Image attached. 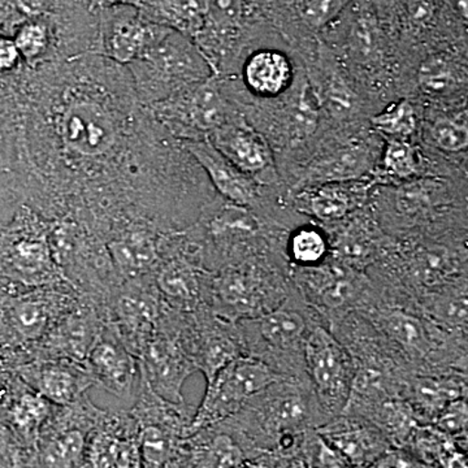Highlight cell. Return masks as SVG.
I'll list each match as a JSON object with an SVG mask.
<instances>
[{
    "label": "cell",
    "mask_w": 468,
    "mask_h": 468,
    "mask_svg": "<svg viewBox=\"0 0 468 468\" xmlns=\"http://www.w3.org/2000/svg\"><path fill=\"white\" fill-rule=\"evenodd\" d=\"M410 64L411 80L406 85H414L415 101L423 97L426 104L421 107L467 106V43L424 52Z\"/></svg>",
    "instance_id": "cell-7"
},
{
    "label": "cell",
    "mask_w": 468,
    "mask_h": 468,
    "mask_svg": "<svg viewBox=\"0 0 468 468\" xmlns=\"http://www.w3.org/2000/svg\"><path fill=\"white\" fill-rule=\"evenodd\" d=\"M140 277H133L117 295L116 322L111 323L135 356H140L160 324L158 289Z\"/></svg>",
    "instance_id": "cell-19"
},
{
    "label": "cell",
    "mask_w": 468,
    "mask_h": 468,
    "mask_svg": "<svg viewBox=\"0 0 468 468\" xmlns=\"http://www.w3.org/2000/svg\"><path fill=\"white\" fill-rule=\"evenodd\" d=\"M301 291L316 309L338 310L349 306L359 294L360 277L356 268L335 261L334 264L297 267Z\"/></svg>",
    "instance_id": "cell-24"
},
{
    "label": "cell",
    "mask_w": 468,
    "mask_h": 468,
    "mask_svg": "<svg viewBox=\"0 0 468 468\" xmlns=\"http://www.w3.org/2000/svg\"><path fill=\"white\" fill-rule=\"evenodd\" d=\"M208 230L218 241L229 245H254L267 241L271 233L266 218L254 208L228 202L209 218Z\"/></svg>",
    "instance_id": "cell-30"
},
{
    "label": "cell",
    "mask_w": 468,
    "mask_h": 468,
    "mask_svg": "<svg viewBox=\"0 0 468 468\" xmlns=\"http://www.w3.org/2000/svg\"><path fill=\"white\" fill-rule=\"evenodd\" d=\"M455 264L454 254L440 243L420 242L406 251L408 272L428 288L448 282L460 270Z\"/></svg>",
    "instance_id": "cell-36"
},
{
    "label": "cell",
    "mask_w": 468,
    "mask_h": 468,
    "mask_svg": "<svg viewBox=\"0 0 468 468\" xmlns=\"http://www.w3.org/2000/svg\"><path fill=\"white\" fill-rule=\"evenodd\" d=\"M20 55L27 60L41 57L48 46V29L45 24L38 21H29L20 27L15 38Z\"/></svg>",
    "instance_id": "cell-43"
},
{
    "label": "cell",
    "mask_w": 468,
    "mask_h": 468,
    "mask_svg": "<svg viewBox=\"0 0 468 468\" xmlns=\"http://www.w3.org/2000/svg\"><path fill=\"white\" fill-rule=\"evenodd\" d=\"M277 282L271 273L249 261L227 268L214 279L211 286L215 314L224 320L251 319L276 309L282 303Z\"/></svg>",
    "instance_id": "cell-8"
},
{
    "label": "cell",
    "mask_w": 468,
    "mask_h": 468,
    "mask_svg": "<svg viewBox=\"0 0 468 468\" xmlns=\"http://www.w3.org/2000/svg\"><path fill=\"white\" fill-rule=\"evenodd\" d=\"M75 307V306H73ZM68 310L43 338L52 358H68L85 363L101 326L91 314Z\"/></svg>",
    "instance_id": "cell-29"
},
{
    "label": "cell",
    "mask_w": 468,
    "mask_h": 468,
    "mask_svg": "<svg viewBox=\"0 0 468 468\" xmlns=\"http://www.w3.org/2000/svg\"><path fill=\"white\" fill-rule=\"evenodd\" d=\"M372 467H397V468H420L427 467L414 452L403 451L397 446L396 449L389 448L381 455Z\"/></svg>",
    "instance_id": "cell-45"
},
{
    "label": "cell",
    "mask_w": 468,
    "mask_h": 468,
    "mask_svg": "<svg viewBox=\"0 0 468 468\" xmlns=\"http://www.w3.org/2000/svg\"><path fill=\"white\" fill-rule=\"evenodd\" d=\"M207 140L237 168L258 183L272 187L282 183L272 147L243 113L215 129Z\"/></svg>",
    "instance_id": "cell-13"
},
{
    "label": "cell",
    "mask_w": 468,
    "mask_h": 468,
    "mask_svg": "<svg viewBox=\"0 0 468 468\" xmlns=\"http://www.w3.org/2000/svg\"><path fill=\"white\" fill-rule=\"evenodd\" d=\"M426 176L443 175L419 141L384 138L380 159L371 175L372 183L377 186L399 185Z\"/></svg>",
    "instance_id": "cell-26"
},
{
    "label": "cell",
    "mask_w": 468,
    "mask_h": 468,
    "mask_svg": "<svg viewBox=\"0 0 468 468\" xmlns=\"http://www.w3.org/2000/svg\"><path fill=\"white\" fill-rule=\"evenodd\" d=\"M73 306L75 301L70 295L57 291L55 285L41 286L38 291L9 301L5 315L18 341L34 343L43 340L55 323Z\"/></svg>",
    "instance_id": "cell-21"
},
{
    "label": "cell",
    "mask_w": 468,
    "mask_h": 468,
    "mask_svg": "<svg viewBox=\"0 0 468 468\" xmlns=\"http://www.w3.org/2000/svg\"><path fill=\"white\" fill-rule=\"evenodd\" d=\"M20 52L16 43L8 38H0V70L12 69L16 66Z\"/></svg>",
    "instance_id": "cell-47"
},
{
    "label": "cell",
    "mask_w": 468,
    "mask_h": 468,
    "mask_svg": "<svg viewBox=\"0 0 468 468\" xmlns=\"http://www.w3.org/2000/svg\"><path fill=\"white\" fill-rule=\"evenodd\" d=\"M169 27L144 20L143 16L115 18L111 30L110 52L116 60L129 63L146 52L169 32Z\"/></svg>",
    "instance_id": "cell-31"
},
{
    "label": "cell",
    "mask_w": 468,
    "mask_h": 468,
    "mask_svg": "<svg viewBox=\"0 0 468 468\" xmlns=\"http://www.w3.org/2000/svg\"><path fill=\"white\" fill-rule=\"evenodd\" d=\"M331 254V239L318 224H302L294 228L286 241V255L295 267H315L324 263Z\"/></svg>",
    "instance_id": "cell-41"
},
{
    "label": "cell",
    "mask_w": 468,
    "mask_h": 468,
    "mask_svg": "<svg viewBox=\"0 0 468 468\" xmlns=\"http://www.w3.org/2000/svg\"><path fill=\"white\" fill-rule=\"evenodd\" d=\"M138 356L141 374L154 392L167 401L185 402L181 393L183 385L198 369L185 349L180 335L158 328Z\"/></svg>",
    "instance_id": "cell-14"
},
{
    "label": "cell",
    "mask_w": 468,
    "mask_h": 468,
    "mask_svg": "<svg viewBox=\"0 0 468 468\" xmlns=\"http://www.w3.org/2000/svg\"><path fill=\"white\" fill-rule=\"evenodd\" d=\"M280 377L263 360L239 356L207 381L201 406L194 412L186 437L221 423L237 414L255 394L261 392Z\"/></svg>",
    "instance_id": "cell-4"
},
{
    "label": "cell",
    "mask_w": 468,
    "mask_h": 468,
    "mask_svg": "<svg viewBox=\"0 0 468 468\" xmlns=\"http://www.w3.org/2000/svg\"><path fill=\"white\" fill-rule=\"evenodd\" d=\"M90 7L112 8V7H132L140 8L143 0H89Z\"/></svg>",
    "instance_id": "cell-48"
},
{
    "label": "cell",
    "mask_w": 468,
    "mask_h": 468,
    "mask_svg": "<svg viewBox=\"0 0 468 468\" xmlns=\"http://www.w3.org/2000/svg\"><path fill=\"white\" fill-rule=\"evenodd\" d=\"M375 185L371 178L338 181L289 193L292 208L323 224H335L365 207Z\"/></svg>",
    "instance_id": "cell-18"
},
{
    "label": "cell",
    "mask_w": 468,
    "mask_h": 468,
    "mask_svg": "<svg viewBox=\"0 0 468 468\" xmlns=\"http://www.w3.org/2000/svg\"><path fill=\"white\" fill-rule=\"evenodd\" d=\"M331 239V252L335 261L359 270L369 263L380 250L381 236L377 221L371 215L362 214V208L349 218L338 221Z\"/></svg>",
    "instance_id": "cell-28"
},
{
    "label": "cell",
    "mask_w": 468,
    "mask_h": 468,
    "mask_svg": "<svg viewBox=\"0 0 468 468\" xmlns=\"http://www.w3.org/2000/svg\"><path fill=\"white\" fill-rule=\"evenodd\" d=\"M159 294L177 307L196 306L201 300L202 276L186 260H172L160 266L155 279Z\"/></svg>",
    "instance_id": "cell-37"
},
{
    "label": "cell",
    "mask_w": 468,
    "mask_h": 468,
    "mask_svg": "<svg viewBox=\"0 0 468 468\" xmlns=\"http://www.w3.org/2000/svg\"><path fill=\"white\" fill-rule=\"evenodd\" d=\"M237 414L245 420L239 421L241 433L260 443L261 455L300 463L301 437L310 428H318L316 420L325 412L314 389H307L300 378L282 377L255 394Z\"/></svg>",
    "instance_id": "cell-2"
},
{
    "label": "cell",
    "mask_w": 468,
    "mask_h": 468,
    "mask_svg": "<svg viewBox=\"0 0 468 468\" xmlns=\"http://www.w3.org/2000/svg\"><path fill=\"white\" fill-rule=\"evenodd\" d=\"M451 437L437 427L418 426L409 442L414 445V454L427 467H467L466 452L458 451Z\"/></svg>",
    "instance_id": "cell-40"
},
{
    "label": "cell",
    "mask_w": 468,
    "mask_h": 468,
    "mask_svg": "<svg viewBox=\"0 0 468 468\" xmlns=\"http://www.w3.org/2000/svg\"><path fill=\"white\" fill-rule=\"evenodd\" d=\"M18 14L27 17H38L48 11L50 2L48 0H8Z\"/></svg>",
    "instance_id": "cell-46"
},
{
    "label": "cell",
    "mask_w": 468,
    "mask_h": 468,
    "mask_svg": "<svg viewBox=\"0 0 468 468\" xmlns=\"http://www.w3.org/2000/svg\"><path fill=\"white\" fill-rule=\"evenodd\" d=\"M184 147L205 169L215 189L228 202L254 209L263 205L264 192L272 186H264L237 168L207 138L185 140Z\"/></svg>",
    "instance_id": "cell-22"
},
{
    "label": "cell",
    "mask_w": 468,
    "mask_h": 468,
    "mask_svg": "<svg viewBox=\"0 0 468 468\" xmlns=\"http://www.w3.org/2000/svg\"><path fill=\"white\" fill-rule=\"evenodd\" d=\"M54 406V403L48 401L36 390H27L12 406V420L24 435L38 441L39 432L50 418Z\"/></svg>",
    "instance_id": "cell-42"
},
{
    "label": "cell",
    "mask_w": 468,
    "mask_h": 468,
    "mask_svg": "<svg viewBox=\"0 0 468 468\" xmlns=\"http://www.w3.org/2000/svg\"><path fill=\"white\" fill-rule=\"evenodd\" d=\"M165 110L171 116L169 119L180 126L185 140H199L201 134L208 137L215 129L241 115L215 77L186 86L174 101H165Z\"/></svg>",
    "instance_id": "cell-11"
},
{
    "label": "cell",
    "mask_w": 468,
    "mask_h": 468,
    "mask_svg": "<svg viewBox=\"0 0 468 468\" xmlns=\"http://www.w3.org/2000/svg\"><path fill=\"white\" fill-rule=\"evenodd\" d=\"M2 388H3V383H2V380H0V390H2Z\"/></svg>",
    "instance_id": "cell-49"
},
{
    "label": "cell",
    "mask_w": 468,
    "mask_h": 468,
    "mask_svg": "<svg viewBox=\"0 0 468 468\" xmlns=\"http://www.w3.org/2000/svg\"><path fill=\"white\" fill-rule=\"evenodd\" d=\"M39 432L38 462L45 467H84L86 442L101 410L88 399L57 406Z\"/></svg>",
    "instance_id": "cell-9"
},
{
    "label": "cell",
    "mask_w": 468,
    "mask_h": 468,
    "mask_svg": "<svg viewBox=\"0 0 468 468\" xmlns=\"http://www.w3.org/2000/svg\"><path fill=\"white\" fill-rule=\"evenodd\" d=\"M137 420L131 411L101 410L86 442L84 467H143Z\"/></svg>",
    "instance_id": "cell-15"
},
{
    "label": "cell",
    "mask_w": 468,
    "mask_h": 468,
    "mask_svg": "<svg viewBox=\"0 0 468 468\" xmlns=\"http://www.w3.org/2000/svg\"><path fill=\"white\" fill-rule=\"evenodd\" d=\"M368 122L384 138L418 141L421 107L414 98L399 95L369 117Z\"/></svg>",
    "instance_id": "cell-38"
},
{
    "label": "cell",
    "mask_w": 468,
    "mask_h": 468,
    "mask_svg": "<svg viewBox=\"0 0 468 468\" xmlns=\"http://www.w3.org/2000/svg\"><path fill=\"white\" fill-rule=\"evenodd\" d=\"M111 260L122 275L146 276L159 261V246L147 232H128L109 243Z\"/></svg>",
    "instance_id": "cell-34"
},
{
    "label": "cell",
    "mask_w": 468,
    "mask_h": 468,
    "mask_svg": "<svg viewBox=\"0 0 468 468\" xmlns=\"http://www.w3.org/2000/svg\"><path fill=\"white\" fill-rule=\"evenodd\" d=\"M332 448L340 452L350 467H372L392 443L372 421L358 415L335 417L316 428Z\"/></svg>",
    "instance_id": "cell-23"
},
{
    "label": "cell",
    "mask_w": 468,
    "mask_h": 468,
    "mask_svg": "<svg viewBox=\"0 0 468 468\" xmlns=\"http://www.w3.org/2000/svg\"><path fill=\"white\" fill-rule=\"evenodd\" d=\"M383 186L389 187V193L383 197L385 218H390L396 227L419 226L435 220L454 205L452 181L445 176H426Z\"/></svg>",
    "instance_id": "cell-12"
},
{
    "label": "cell",
    "mask_w": 468,
    "mask_h": 468,
    "mask_svg": "<svg viewBox=\"0 0 468 468\" xmlns=\"http://www.w3.org/2000/svg\"><path fill=\"white\" fill-rule=\"evenodd\" d=\"M141 16L196 41L203 27V0H143Z\"/></svg>",
    "instance_id": "cell-32"
},
{
    "label": "cell",
    "mask_w": 468,
    "mask_h": 468,
    "mask_svg": "<svg viewBox=\"0 0 468 468\" xmlns=\"http://www.w3.org/2000/svg\"><path fill=\"white\" fill-rule=\"evenodd\" d=\"M384 147L383 135L368 122L326 126L300 159L279 169L289 193L338 181L371 178Z\"/></svg>",
    "instance_id": "cell-3"
},
{
    "label": "cell",
    "mask_w": 468,
    "mask_h": 468,
    "mask_svg": "<svg viewBox=\"0 0 468 468\" xmlns=\"http://www.w3.org/2000/svg\"><path fill=\"white\" fill-rule=\"evenodd\" d=\"M359 90L381 110L399 95L406 63L374 0H353L319 33Z\"/></svg>",
    "instance_id": "cell-1"
},
{
    "label": "cell",
    "mask_w": 468,
    "mask_h": 468,
    "mask_svg": "<svg viewBox=\"0 0 468 468\" xmlns=\"http://www.w3.org/2000/svg\"><path fill=\"white\" fill-rule=\"evenodd\" d=\"M241 67L243 90L250 95L248 106L284 97L304 72L297 52L279 32H271L246 48Z\"/></svg>",
    "instance_id": "cell-5"
},
{
    "label": "cell",
    "mask_w": 468,
    "mask_h": 468,
    "mask_svg": "<svg viewBox=\"0 0 468 468\" xmlns=\"http://www.w3.org/2000/svg\"><path fill=\"white\" fill-rule=\"evenodd\" d=\"M468 409L466 397L454 399L445 406L436 418L435 423L439 430L449 436H467Z\"/></svg>",
    "instance_id": "cell-44"
},
{
    "label": "cell",
    "mask_w": 468,
    "mask_h": 468,
    "mask_svg": "<svg viewBox=\"0 0 468 468\" xmlns=\"http://www.w3.org/2000/svg\"><path fill=\"white\" fill-rule=\"evenodd\" d=\"M421 107V106H420ZM428 149L437 151L443 158L467 155V106L439 109L421 107L420 133Z\"/></svg>",
    "instance_id": "cell-27"
},
{
    "label": "cell",
    "mask_w": 468,
    "mask_h": 468,
    "mask_svg": "<svg viewBox=\"0 0 468 468\" xmlns=\"http://www.w3.org/2000/svg\"><path fill=\"white\" fill-rule=\"evenodd\" d=\"M32 389L57 406L72 405L94 387L85 363L68 358H42L29 369Z\"/></svg>",
    "instance_id": "cell-25"
},
{
    "label": "cell",
    "mask_w": 468,
    "mask_h": 468,
    "mask_svg": "<svg viewBox=\"0 0 468 468\" xmlns=\"http://www.w3.org/2000/svg\"><path fill=\"white\" fill-rule=\"evenodd\" d=\"M353 0H271L273 27L294 50L315 41Z\"/></svg>",
    "instance_id": "cell-20"
},
{
    "label": "cell",
    "mask_w": 468,
    "mask_h": 468,
    "mask_svg": "<svg viewBox=\"0 0 468 468\" xmlns=\"http://www.w3.org/2000/svg\"><path fill=\"white\" fill-rule=\"evenodd\" d=\"M466 384L455 378L421 377L410 387V406L418 420L435 421L445 406L463 399Z\"/></svg>",
    "instance_id": "cell-33"
},
{
    "label": "cell",
    "mask_w": 468,
    "mask_h": 468,
    "mask_svg": "<svg viewBox=\"0 0 468 468\" xmlns=\"http://www.w3.org/2000/svg\"><path fill=\"white\" fill-rule=\"evenodd\" d=\"M241 326L243 341L254 347L251 356L272 369L276 360L282 365L294 356L303 360L304 341L313 328L306 311L289 302L257 318L242 319Z\"/></svg>",
    "instance_id": "cell-10"
},
{
    "label": "cell",
    "mask_w": 468,
    "mask_h": 468,
    "mask_svg": "<svg viewBox=\"0 0 468 468\" xmlns=\"http://www.w3.org/2000/svg\"><path fill=\"white\" fill-rule=\"evenodd\" d=\"M303 360L320 406L328 417H337L349 399L356 372L349 350L331 332L315 325L304 341Z\"/></svg>",
    "instance_id": "cell-6"
},
{
    "label": "cell",
    "mask_w": 468,
    "mask_h": 468,
    "mask_svg": "<svg viewBox=\"0 0 468 468\" xmlns=\"http://www.w3.org/2000/svg\"><path fill=\"white\" fill-rule=\"evenodd\" d=\"M380 328L388 338L401 347L411 358H426L435 343L430 329L417 316L403 310H389L378 316Z\"/></svg>",
    "instance_id": "cell-35"
},
{
    "label": "cell",
    "mask_w": 468,
    "mask_h": 468,
    "mask_svg": "<svg viewBox=\"0 0 468 468\" xmlns=\"http://www.w3.org/2000/svg\"><path fill=\"white\" fill-rule=\"evenodd\" d=\"M58 133L67 149L81 158L107 156L115 147V122L103 107L90 101H70L58 120Z\"/></svg>",
    "instance_id": "cell-17"
},
{
    "label": "cell",
    "mask_w": 468,
    "mask_h": 468,
    "mask_svg": "<svg viewBox=\"0 0 468 468\" xmlns=\"http://www.w3.org/2000/svg\"><path fill=\"white\" fill-rule=\"evenodd\" d=\"M424 300V311L437 324L449 329L467 328L466 277L436 286Z\"/></svg>",
    "instance_id": "cell-39"
},
{
    "label": "cell",
    "mask_w": 468,
    "mask_h": 468,
    "mask_svg": "<svg viewBox=\"0 0 468 468\" xmlns=\"http://www.w3.org/2000/svg\"><path fill=\"white\" fill-rule=\"evenodd\" d=\"M94 383L107 392L128 399L140 384V359L128 349L112 324L101 326L85 360Z\"/></svg>",
    "instance_id": "cell-16"
}]
</instances>
